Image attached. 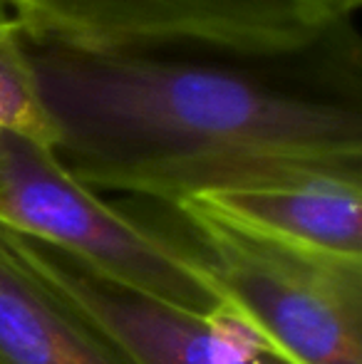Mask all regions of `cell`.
<instances>
[{
    "label": "cell",
    "instance_id": "6da1fadb",
    "mask_svg": "<svg viewBox=\"0 0 362 364\" xmlns=\"http://www.w3.org/2000/svg\"><path fill=\"white\" fill-rule=\"evenodd\" d=\"M13 48L45 144L92 191L181 203L362 181L353 15L288 48L85 45L25 25Z\"/></svg>",
    "mask_w": 362,
    "mask_h": 364
},
{
    "label": "cell",
    "instance_id": "7a4b0ae2",
    "mask_svg": "<svg viewBox=\"0 0 362 364\" xmlns=\"http://www.w3.org/2000/svg\"><path fill=\"white\" fill-rule=\"evenodd\" d=\"M149 203L137 216L290 360L362 364V258L285 243L196 201Z\"/></svg>",
    "mask_w": 362,
    "mask_h": 364
},
{
    "label": "cell",
    "instance_id": "3957f363",
    "mask_svg": "<svg viewBox=\"0 0 362 364\" xmlns=\"http://www.w3.org/2000/svg\"><path fill=\"white\" fill-rule=\"evenodd\" d=\"M0 225L183 310L211 312L221 305L216 290L159 230L105 203L65 171L40 136L15 129H0Z\"/></svg>",
    "mask_w": 362,
    "mask_h": 364
},
{
    "label": "cell",
    "instance_id": "277c9868",
    "mask_svg": "<svg viewBox=\"0 0 362 364\" xmlns=\"http://www.w3.org/2000/svg\"><path fill=\"white\" fill-rule=\"evenodd\" d=\"M25 28L85 45L288 48L343 18L335 0H15Z\"/></svg>",
    "mask_w": 362,
    "mask_h": 364
},
{
    "label": "cell",
    "instance_id": "5b68a950",
    "mask_svg": "<svg viewBox=\"0 0 362 364\" xmlns=\"http://www.w3.org/2000/svg\"><path fill=\"white\" fill-rule=\"evenodd\" d=\"M10 235L35 268L82 305L139 364H298L226 302L211 312L183 310L117 283L55 245L13 230Z\"/></svg>",
    "mask_w": 362,
    "mask_h": 364
},
{
    "label": "cell",
    "instance_id": "8992f818",
    "mask_svg": "<svg viewBox=\"0 0 362 364\" xmlns=\"http://www.w3.org/2000/svg\"><path fill=\"white\" fill-rule=\"evenodd\" d=\"M0 364H139L0 225Z\"/></svg>",
    "mask_w": 362,
    "mask_h": 364
},
{
    "label": "cell",
    "instance_id": "52a82bcc",
    "mask_svg": "<svg viewBox=\"0 0 362 364\" xmlns=\"http://www.w3.org/2000/svg\"><path fill=\"white\" fill-rule=\"evenodd\" d=\"M191 201L285 243L362 258V181H313Z\"/></svg>",
    "mask_w": 362,
    "mask_h": 364
},
{
    "label": "cell",
    "instance_id": "ba28073f",
    "mask_svg": "<svg viewBox=\"0 0 362 364\" xmlns=\"http://www.w3.org/2000/svg\"><path fill=\"white\" fill-rule=\"evenodd\" d=\"M20 25H23V20H20L15 0H0V35L13 33Z\"/></svg>",
    "mask_w": 362,
    "mask_h": 364
},
{
    "label": "cell",
    "instance_id": "9c48e42d",
    "mask_svg": "<svg viewBox=\"0 0 362 364\" xmlns=\"http://www.w3.org/2000/svg\"><path fill=\"white\" fill-rule=\"evenodd\" d=\"M335 3H338V8L343 10L345 15H355V13H358L362 0H335Z\"/></svg>",
    "mask_w": 362,
    "mask_h": 364
}]
</instances>
